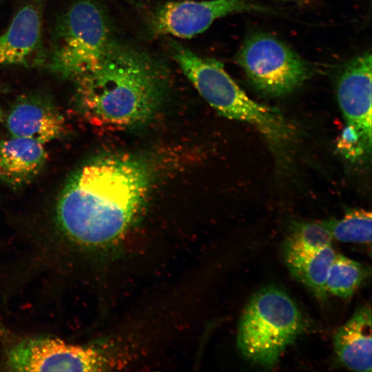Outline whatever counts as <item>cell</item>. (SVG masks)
Wrapping results in <instances>:
<instances>
[{"label": "cell", "mask_w": 372, "mask_h": 372, "mask_svg": "<svg viewBox=\"0 0 372 372\" xmlns=\"http://www.w3.org/2000/svg\"><path fill=\"white\" fill-rule=\"evenodd\" d=\"M146 166L133 157L96 159L73 174L60 194L56 218L63 231L90 246L112 243L141 212L148 192Z\"/></svg>", "instance_id": "obj_1"}, {"label": "cell", "mask_w": 372, "mask_h": 372, "mask_svg": "<svg viewBox=\"0 0 372 372\" xmlns=\"http://www.w3.org/2000/svg\"><path fill=\"white\" fill-rule=\"evenodd\" d=\"M75 81L76 102L87 120L130 126L155 113L165 94L168 73L147 52L114 41L101 62Z\"/></svg>", "instance_id": "obj_2"}, {"label": "cell", "mask_w": 372, "mask_h": 372, "mask_svg": "<svg viewBox=\"0 0 372 372\" xmlns=\"http://www.w3.org/2000/svg\"><path fill=\"white\" fill-rule=\"evenodd\" d=\"M171 52L183 74L218 113L251 124L273 143H283L289 137L291 130L280 113L250 99L222 63L176 43H172Z\"/></svg>", "instance_id": "obj_3"}, {"label": "cell", "mask_w": 372, "mask_h": 372, "mask_svg": "<svg viewBox=\"0 0 372 372\" xmlns=\"http://www.w3.org/2000/svg\"><path fill=\"white\" fill-rule=\"evenodd\" d=\"M114 42L102 8L92 0H77L54 23L43 64L52 74L75 81L94 69Z\"/></svg>", "instance_id": "obj_4"}, {"label": "cell", "mask_w": 372, "mask_h": 372, "mask_svg": "<svg viewBox=\"0 0 372 372\" xmlns=\"http://www.w3.org/2000/svg\"><path fill=\"white\" fill-rule=\"evenodd\" d=\"M304 322L298 305L285 291L265 287L251 298L241 315L238 349L247 360L273 366L302 332Z\"/></svg>", "instance_id": "obj_5"}, {"label": "cell", "mask_w": 372, "mask_h": 372, "mask_svg": "<svg viewBox=\"0 0 372 372\" xmlns=\"http://www.w3.org/2000/svg\"><path fill=\"white\" fill-rule=\"evenodd\" d=\"M236 60L254 87L271 96L294 92L311 74L306 61L294 50L265 33L247 38Z\"/></svg>", "instance_id": "obj_6"}, {"label": "cell", "mask_w": 372, "mask_h": 372, "mask_svg": "<svg viewBox=\"0 0 372 372\" xmlns=\"http://www.w3.org/2000/svg\"><path fill=\"white\" fill-rule=\"evenodd\" d=\"M114 362L97 348L48 338L21 341L7 355V366L16 371H101L116 366Z\"/></svg>", "instance_id": "obj_7"}, {"label": "cell", "mask_w": 372, "mask_h": 372, "mask_svg": "<svg viewBox=\"0 0 372 372\" xmlns=\"http://www.w3.org/2000/svg\"><path fill=\"white\" fill-rule=\"evenodd\" d=\"M267 8L249 0H185L160 6L149 18V28L156 35L191 38L206 30L226 15L245 11H265Z\"/></svg>", "instance_id": "obj_8"}, {"label": "cell", "mask_w": 372, "mask_h": 372, "mask_svg": "<svg viewBox=\"0 0 372 372\" xmlns=\"http://www.w3.org/2000/svg\"><path fill=\"white\" fill-rule=\"evenodd\" d=\"M41 3L34 0L22 7L0 35V66L33 67L44 63Z\"/></svg>", "instance_id": "obj_9"}, {"label": "cell", "mask_w": 372, "mask_h": 372, "mask_svg": "<svg viewBox=\"0 0 372 372\" xmlns=\"http://www.w3.org/2000/svg\"><path fill=\"white\" fill-rule=\"evenodd\" d=\"M340 107L347 123L371 142V54L365 52L347 63L336 84Z\"/></svg>", "instance_id": "obj_10"}, {"label": "cell", "mask_w": 372, "mask_h": 372, "mask_svg": "<svg viewBox=\"0 0 372 372\" xmlns=\"http://www.w3.org/2000/svg\"><path fill=\"white\" fill-rule=\"evenodd\" d=\"M6 125L11 136L31 138L44 145L62 135L65 118L46 94L32 92L18 98Z\"/></svg>", "instance_id": "obj_11"}, {"label": "cell", "mask_w": 372, "mask_h": 372, "mask_svg": "<svg viewBox=\"0 0 372 372\" xmlns=\"http://www.w3.org/2000/svg\"><path fill=\"white\" fill-rule=\"evenodd\" d=\"M48 158L43 144L28 138L11 136L0 141V179L12 187L32 181Z\"/></svg>", "instance_id": "obj_12"}, {"label": "cell", "mask_w": 372, "mask_h": 372, "mask_svg": "<svg viewBox=\"0 0 372 372\" xmlns=\"http://www.w3.org/2000/svg\"><path fill=\"white\" fill-rule=\"evenodd\" d=\"M333 346L340 362L348 369L371 372V310L364 306L338 329L333 335Z\"/></svg>", "instance_id": "obj_13"}, {"label": "cell", "mask_w": 372, "mask_h": 372, "mask_svg": "<svg viewBox=\"0 0 372 372\" xmlns=\"http://www.w3.org/2000/svg\"><path fill=\"white\" fill-rule=\"evenodd\" d=\"M285 263L291 273L319 299L327 293L325 282L336 253L331 245L311 251L283 250Z\"/></svg>", "instance_id": "obj_14"}, {"label": "cell", "mask_w": 372, "mask_h": 372, "mask_svg": "<svg viewBox=\"0 0 372 372\" xmlns=\"http://www.w3.org/2000/svg\"><path fill=\"white\" fill-rule=\"evenodd\" d=\"M368 273L362 264L336 254L327 274L325 289L328 293L348 298L353 296Z\"/></svg>", "instance_id": "obj_15"}, {"label": "cell", "mask_w": 372, "mask_h": 372, "mask_svg": "<svg viewBox=\"0 0 372 372\" xmlns=\"http://www.w3.org/2000/svg\"><path fill=\"white\" fill-rule=\"evenodd\" d=\"M321 223L333 238L344 242L371 245L372 215L370 211L355 209L348 211L341 219Z\"/></svg>", "instance_id": "obj_16"}, {"label": "cell", "mask_w": 372, "mask_h": 372, "mask_svg": "<svg viewBox=\"0 0 372 372\" xmlns=\"http://www.w3.org/2000/svg\"><path fill=\"white\" fill-rule=\"evenodd\" d=\"M332 235L321 222L296 223L284 242L283 250L311 251L331 245Z\"/></svg>", "instance_id": "obj_17"}, {"label": "cell", "mask_w": 372, "mask_h": 372, "mask_svg": "<svg viewBox=\"0 0 372 372\" xmlns=\"http://www.w3.org/2000/svg\"><path fill=\"white\" fill-rule=\"evenodd\" d=\"M339 151L347 158L356 160L370 152L369 141L355 126L347 123L338 141Z\"/></svg>", "instance_id": "obj_18"}, {"label": "cell", "mask_w": 372, "mask_h": 372, "mask_svg": "<svg viewBox=\"0 0 372 372\" xmlns=\"http://www.w3.org/2000/svg\"><path fill=\"white\" fill-rule=\"evenodd\" d=\"M2 116H3V112H2V110H1V108L0 107V122L2 120Z\"/></svg>", "instance_id": "obj_19"}]
</instances>
